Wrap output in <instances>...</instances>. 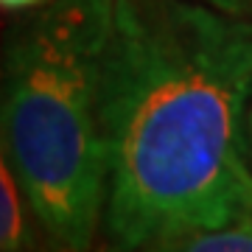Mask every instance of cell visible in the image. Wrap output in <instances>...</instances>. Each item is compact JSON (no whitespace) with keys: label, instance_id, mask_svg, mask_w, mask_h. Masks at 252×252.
Masks as SVG:
<instances>
[{"label":"cell","instance_id":"6da1fadb","mask_svg":"<svg viewBox=\"0 0 252 252\" xmlns=\"http://www.w3.org/2000/svg\"><path fill=\"white\" fill-rule=\"evenodd\" d=\"M252 23L199 0H112L107 252L252 213Z\"/></svg>","mask_w":252,"mask_h":252},{"label":"cell","instance_id":"7a4b0ae2","mask_svg":"<svg viewBox=\"0 0 252 252\" xmlns=\"http://www.w3.org/2000/svg\"><path fill=\"white\" fill-rule=\"evenodd\" d=\"M112 0H62L3 59V149L48 252H93L107 202L104 62Z\"/></svg>","mask_w":252,"mask_h":252},{"label":"cell","instance_id":"3957f363","mask_svg":"<svg viewBox=\"0 0 252 252\" xmlns=\"http://www.w3.org/2000/svg\"><path fill=\"white\" fill-rule=\"evenodd\" d=\"M0 252H48L39 219L6 157L0 160Z\"/></svg>","mask_w":252,"mask_h":252},{"label":"cell","instance_id":"277c9868","mask_svg":"<svg viewBox=\"0 0 252 252\" xmlns=\"http://www.w3.org/2000/svg\"><path fill=\"white\" fill-rule=\"evenodd\" d=\"M135 252H252V213L162 235Z\"/></svg>","mask_w":252,"mask_h":252},{"label":"cell","instance_id":"5b68a950","mask_svg":"<svg viewBox=\"0 0 252 252\" xmlns=\"http://www.w3.org/2000/svg\"><path fill=\"white\" fill-rule=\"evenodd\" d=\"M199 3L213 6V9H219V11H227V14H238V17H244L247 9L252 6V0H199Z\"/></svg>","mask_w":252,"mask_h":252},{"label":"cell","instance_id":"8992f818","mask_svg":"<svg viewBox=\"0 0 252 252\" xmlns=\"http://www.w3.org/2000/svg\"><path fill=\"white\" fill-rule=\"evenodd\" d=\"M0 3H3V9L17 11V9H28V6H36V3H42V0H0Z\"/></svg>","mask_w":252,"mask_h":252},{"label":"cell","instance_id":"52a82bcc","mask_svg":"<svg viewBox=\"0 0 252 252\" xmlns=\"http://www.w3.org/2000/svg\"><path fill=\"white\" fill-rule=\"evenodd\" d=\"M247 135H250V154H252V104H250V112H247Z\"/></svg>","mask_w":252,"mask_h":252}]
</instances>
